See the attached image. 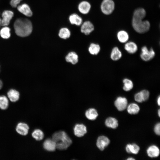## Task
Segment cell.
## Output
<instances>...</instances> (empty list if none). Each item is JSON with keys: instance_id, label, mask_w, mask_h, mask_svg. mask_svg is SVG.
<instances>
[{"instance_id": "cell-1", "label": "cell", "mask_w": 160, "mask_h": 160, "mask_svg": "<svg viewBox=\"0 0 160 160\" xmlns=\"http://www.w3.org/2000/svg\"><path fill=\"white\" fill-rule=\"evenodd\" d=\"M14 28L16 34L23 37L28 36L32 31V25L31 21L26 18L17 19L14 23Z\"/></svg>"}, {"instance_id": "cell-2", "label": "cell", "mask_w": 160, "mask_h": 160, "mask_svg": "<svg viewBox=\"0 0 160 160\" xmlns=\"http://www.w3.org/2000/svg\"><path fill=\"white\" fill-rule=\"evenodd\" d=\"M53 140L56 143V148L60 150L66 149L72 143L71 139L63 131L55 132Z\"/></svg>"}, {"instance_id": "cell-3", "label": "cell", "mask_w": 160, "mask_h": 160, "mask_svg": "<svg viewBox=\"0 0 160 160\" xmlns=\"http://www.w3.org/2000/svg\"><path fill=\"white\" fill-rule=\"evenodd\" d=\"M143 19L142 18H132V26L134 30L139 33H143L147 32L150 27L149 21L143 20Z\"/></svg>"}, {"instance_id": "cell-4", "label": "cell", "mask_w": 160, "mask_h": 160, "mask_svg": "<svg viewBox=\"0 0 160 160\" xmlns=\"http://www.w3.org/2000/svg\"><path fill=\"white\" fill-rule=\"evenodd\" d=\"M100 8L104 14L110 15L114 10L115 3L112 0H103L101 4Z\"/></svg>"}, {"instance_id": "cell-5", "label": "cell", "mask_w": 160, "mask_h": 160, "mask_svg": "<svg viewBox=\"0 0 160 160\" xmlns=\"http://www.w3.org/2000/svg\"><path fill=\"white\" fill-rule=\"evenodd\" d=\"M155 55V53L152 48L148 50L145 46L142 48L140 57L143 60L145 61H149L152 59Z\"/></svg>"}, {"instance_id": "cell-6", "label": "cell", "mask_w": 160, "mask_h": 160, "mask_svg": "<svg viewBox=\"0 0 160 160\" xmlns=\"http://www.w3.org/2000/svg\"><path fill=\"white\" fill-rule=\"evenodd\" d=\"M128 102L125 97H118L114 102V105L117 109L119 111H122L126 108Z\"/></svg>"}, {"instance_id": "cell-7", "label": "cell", "mask_w": 160, "mask_h": 160, "mask_svg": "<svg viewBox=\"0 0 160 160\" xmlns=\"http://www.w3.org/2000/svg\"><path fill=\"white\" fill-rule=\"evenodd\" d=\"M13 16V12L9 10H5L2 14V17L1 19V24L2 26L8 25L10 21Z\"/></svg>"}, {"instance_id": "cell-8", "label": "cell", "mask_w": 160, "mask_h": 160, "mask_svg": "<svg viewBox=\"0 0 160 160\" xmlns=\"http://www.w3.org/2000/svg\"><path fill=\"white\" fill-rule=\"evenodd\" d=\"M110 140L106 137L101 136L99 137L97 141L96 145L100 150H103L110 143Z\"/></svg>"}, {"instance_id": "cell-9", "label": "cell", "mask_w": 160, "mask_h": 160, "mask_svg": "<svg viewBox=\"0 0 160 160\" xmlns=\"http://www.w3.org/2000/svg\"><path fill=\"white\" fill-rule=\"evenodd\" d=\"M74 135L78 137L83 136L87 132V129L86 127L82 124H77L73 128Z\"/></svg>"}, {"instance_id": "cell-10", "label": "cell", "mask_w": 160, "mask_h": 160, "mask_svg": "<svg viewBox=\"0 0 160 160\" xmlns=\"http://www.w3.org/2000/svg\"><path fill=\"white\" fill-rule=\"evenodd\" d=\"M94 30L93 24L88 21H85L82 23L81 28V32L86 35L89 34Z\"/></svg>"}, {"instance_id": "cell-11", "label": "cell", "mask_w": 160, "mask_h": 160, "mask_svg": "<svg viewBox=\"0 0 160 160\" xmlns=\"http://www.w3.org/2000/svg\"><path fill=\"white\" fill-rule=\"evenodd\" d=\"M29 127L26 124L20 122L17 125L16 128L17 132L19 134L23 136L27 135L28 132Z\"/></svg>"}, {"instance_id": "cell-12", "label": "cell", "mask_w": 160, "mask_h": 160, "mask_svg": "<svg viewBox=\"0 0 160 160\" xmlns=\"http://www.w3.org/2000/svg\"><path fill=\"white\" fill-rule=\"evenodd\" d=\"M91 5L88 1H83L79 4L78 8L79 11L84 14L88 13L91 9Z\"/></svg>"}, {"instance_id": "cell-13", "label": "cell", "mask_w": 160, "mask_h": 160, "mask_svg": "<svg viewBox=\"0 0 160 160\" xmlns=\"http://www.w3.org/2000/svg\"><path fill=\"white\" fill-rule=\"evenodd\" d=\"M43 147L47 151H53L56 148V143L52 139H48L44 142Z\"/></svg>"}, {"instance_id": "cell-14", "label": "cell", "mask_w": 160, "mask_h": 160, "mask_svg": "<svg viewBox=\"0 0 160 160\" xmlns=\"http://www.w3.org/2000/svg\"><path fill=\"white\" fill-rule=\"evenodd\" d=\"M124 47L125 50L128 53L131 54L135 53L138 49L137 44L134 42L132 41L126 42Z\"/></svg>"}, {"instance_id": "cell-15", "label": "cell", "mask_w": 160, "mask_h": 160, "mask_svg": "<svg viewBox=\"0 0 160 160\" xmlns=\"http://www.w3.org/2000/svg\"><path fill=\"white\" fill-rule=\"evenodd\" d=\"M17 9L20 12L27 16L31 17L32 15V12L30 7L26 4L18 6Z\"/></svg>"}, {"instance_id": "cell-16", "label": "cell", "mask_w": 160, "mask_h": 160, "mask_svg": "<svg viewBox=\"0 0 160 160\" xmlns=\"http://www.w3.org/2000/svg\"><path fill=\"white\" fill-rule=\"evenodd\" d=\"M148 156L151 158L158 157L159 155L160 151L159 148L155 145H152L148 147L147 150Z\"/></svg>"}, {"instance_id": "cell-17", "label": "cell", "mask_w": 160, "mask_h": 160, "mask_svg": "<svg viewBox=\"0 0 160 160\" xmlns=\"http://www.w3.org/2000/svg\"><path fill=\"white\" fill-rule=\"evenodd\" d=\"M69 21L71 24L79 26L82 24V18L76 14H73L71 15L69 17Z\"/></svg>"}, {"instance_id": "cell-18", "label": "cell", "mask_w": 160, "mask_h": 160, "mask_svg": "<svg viewBox=\"0 0 160 160\" xmlns=\"http://www.w3.org/2000/svg\"><path fill=\"white\" fill-rule=\"evenodd\" d=\"M7 95L10 100L13 102L17 101L19 99V93L15 89H10L7 92Z\"/></svg>"}, {"instance_id": "cell-19", "label": "cell", "mask_w": 160, "mask_h": 160, "mask_svg": "<svg viewBox=\"0 0 160 160\" xmlns=\"http://www.w3.org/2000/svg\"><path fill=\"white\" fill-rule=\"evenodd\" d=\"M66 61L70 62L73 64H75L78 61V57L76 53L73 52H71L66 56L65 58Z\"/></svg>"}, {"instance_id": "cell-20", "label": "cell", "mask_w": 160, "mask_h": 160, "mask_svg": "<svg viewBox=\"0 0 160 160\" xmlns=\"http://www.w3.org/2000/svg\"><path fill=\"white\" fill-rule=\"evenodd\" d=\"M122 56L121 51L117 47L113 48L111 54V58L113 61H117L120 59Z\"/></svg>"}, {"instance_id": "cell-21", "label": "cell", "mask_w": 160, "mask_h": 160, "mask_svg": "<svg viewBox=\"0 0 160 160\" xmlns=\"http://www.w3.org/2000/svg\"><path fill=\"white\" fill-rule=\"evenodd\" d=\"M117 38L119 41L121 43L127 42L129 39L127 32L124 30H121L117 33Z\"/></svg>"}, {"instance_id": "cell-22", "label": "cell", "mask_w": 160, "mask_h": 160, "mask_svg": "<svg viewBox=\"0 0 160 160\" xmlns=\"http://www.w3.org/2000/svg\"><path fill=\"white\" fill-rule=\"evenodd\" d=\"M85 115L88 119L91 120H95L98 116L97 111L94 108H90L87 110Z\"/></svg>"}, {"instance_id": "cell-23", "label": "cell", "mask_w": 160, "mask_h": 160, "mask_svg": "<svg viewBox=\"0 0 160 160\" xmlns=\"http://www.w3.org/2000/svg\"><path fill=\"white\" fill-rule=\"evenodd\" d=\"M106 126L108 127L113 129H115L118 125V121L115 118L109 117L107 118L105 122Z\"/></svg>"}, {"instance_id": "cell-24", "label": "cell", "mask_w": 160, "mask_h": 160, "mask_svg": "<svg viewBox=\"0 0 160 160\" xmlns=\"http://www.w3.org/2000/svg\"><path fill=\"white\" fill-rule=\"evenodd\" d=\"M126 150L128 153L137 154L139 151L140 147L135 144H129L126 146Z\"/></svg>"}, {"instance_id": "cell-25", "label": "cell", "mask_w": 160, "mask_h": 160, "mask_svg": "<svg viewBox=\"0 0 160 160\" xmlns=\"http://www.w3.org/2000/svg\"><path fill=\"white\" fill-rule=\"evenodd\" d=\"M146 12L145 9L142 8L136 9L133 14L132 18H142L143 19L145 17Z\"/></svg>"}, {"instance_id": "cell-26", "label": "cell", "mask_w": 160, "mask_h": 160, "mask_svg": "<svg viewBox=\"0 0 160 160\" xmlns=\"http://www.w3.org/2000/svg\"><path fill=\"white\" fill-rule=\"evenodd\" d=\"M140 109L138 105L135 103L130 104L128 106L127 108L128 113L131 114H137L139 112Z\"/></svg>"}, {"instance_id": "cell-27", "label": "cell", "mask_w": 160, "mask_h": 160, "mask_svg": "<svg viewBox=\"0 0 160 160\" xmlns=\"http://www.w3.org/2000/svg\"><path fill=\"white\" fill-rule=\"evenodd\" d=\"M58 35L62 39H66L70 37L71 32L68 28H63L60 29Z\"/></svg>"}, {"instance_id": "cell-28", "label": "cell", "mask_w": 160, "mask_h": 160, "mask_svg": "<svg viewBox=\"0 0 160 160\" xmlns=\"http://www.w3.org/2000/svg\"><path fill=\"white\" fill-rule=\"evenodd\" d=\"M124 86L123 87V90L126 91H129L131 90L133 87V84L131 80L127 78H125L123 80Z\"/></svg>"}, {"instance_id": "cell-29", "label": "cell", "mask_w": 160, "mask_h": 160, "mask_svg": "<svg viewBox=\"0 0 160 160\" xmlns=\"http://www.w3.org/2000/svg\"><path fill=\"white\" fill-rule=\"evenodd\" d=\"M100 48L99 45L95 43H91L88 49L89 52L92 55H97L100 52Z\"/></svg>"}, {"instance_id": "cell-30", "label": "cell", "mask_w": 160, "mask_h": 160, "mask_svg": "<svg viewBox=\"0 0 160 160\" xmlns=\"http://www.w3.org/2000/svg\"><path fill=\"white\" fill-rule=\"evenodd\" d=\"M9 101L7 97L4 95L0 96V108L3 110L7 109L8 106Z\"/></svg>"}, {"instance_id": "cell-31", "label": "cell", "mask_w": 160, "mask_h": 160, "mask_svg": "<svg viewBox=\"0 0 160 160\" xmlns=\"http://www.w3.org/2000/svg\"><path fill=\"white\" fill-rule=\"evenodd\" d=\"M32 137L37 140H42L44 137L43 132L40 129L35 130L32 134Z\"/></svg>"}, {"instance_id": "cell-32", "label": "cell", "mask_w": 160, "mask_h": 160, "mask_svg": "<svg viewBox=\"0 0 160 160\" xmlns=\"http://www.w3.org/2000/svg\"><path fill=\"white\" fill-rule=\"evenodd\" d=\"M10 29L8 27H5L2 28L0 31L1 36L4 39L9 38L10 36Z\"/></svg>"}, {"instance_id": "cell-33", "label": "cell", "mask_w": 160, "mask_h": 160, "mask_svg": "<svg viewBox=\"0 0 160 160\" xmlns=\"http://www.w3.org/2000/svg\"><path fill=\"white\" fill-rule=\"evenodd\" d=\"M135 100L138 103H142L144 101L143 95L141 91L136 93L135 95Z\"/></svg>"}, {"instance_id": "cell-34", "label": "cell", "mask_w": 160, "mask_h": 160, "mask_svg": "<svg viewBox=\"0 0 160 160\" xmlns=\"http://www.w3.org/2000/svg\"><path fill=\"white\" fill-rule=\"evenodd\" d=\"M143 96L144 101L147 100L149 98L150 93L149 92L145 89H144L140 91Z\"/></svg>"}, {"instance_id": "cell-35", "label": "cell", "mask_w": 160, "mask_h": 160, "mask_svg": "<svg viewBox=\"0 0 160 160\" xmlns=\"http://www.w3.org/2000/svg\"><path fill=\"white\" fill-rule=\"evenodd\" d=\"M160 124L159 123L157 124L154 127V132L155 133L158 135H159L160 134Z\"/></svg>"}, {"instance_id": "cell-36", "label": "cell", "mask_w": 160, "mask_h": 160, "mask_svg": "<svg viewBox=\"0 0 160 160\" xmlns=\"http://www.w3.org/2000/svg\"><path fill=\"white\" fill-rule=\"evenodd\" d=\"M22 0H11L10 2V4L11 6L13 7H16L18 4Z\"/></svg>"}, {"instance_id": "cell-37", "label": "cell", "mask_w": 160, "mask_h": 160, "mask_svg": "<svg viewBox=\"0 0 160 160\" xmlns=\"http://www.w3.org/2000/svg\"><path fill=\"white\" fill-rule=\"evenodd\" d=\"M157 104L159 106L160 104V96H159L157 98Z\"/></svg>"}, {"instance_id": "cell-38", "label": "cell", "mask_w": 160, "mask_h": 160, "mask_svg": "<svg viewBox=\"0 0 160 160\" xmlns=\"http://www.w3.org/2000/svg\"><path fill=\"white\" fill-rule=\"evenodd\" d=\"M3 84L2 81L0 80V89H1L2 87Z\"/></svg>"}, {"instance_id": "cell-39", "label": "cell", "mask_w": 160, "mask_h": 160, "mask_svg": "<svg viewBox=\"0 0 160 160\" xmlns=\"http://www.w3.org/2000/svg\"><path fill=\"white\" fill-rule=\"evenodd\" d=\"M127 160H135V159L133 158H129L127 159Z\"/></svg>"}, {"instance_id": "cell-40", "label": "cell", "mask_w": 160, "mask_h": 160, "mask_svg": "<svg viewBox=\"0 0 160 160\" xmlns=\"http://www.w3.org/2000/svg\"><path fill=\"white\" fill-rule=\"evenodd\" d=\"M160 109H159L158 111V115L159 116V117L160 116Z\"/></svg>"}, {"instance_id": "cell-41", "label": "cell", "mask_w": 160, "mask_h": 160, "mask_svg": "<svg viewBox=\"0 0 160 160\" xmlns=\"http://www.w3.org/2000/svg\"><path fill=\"white\" fill-rule=\"evenodd\" d=\"M1 24V19L0 18V26Z\"/></svg>"}]
</instances>
